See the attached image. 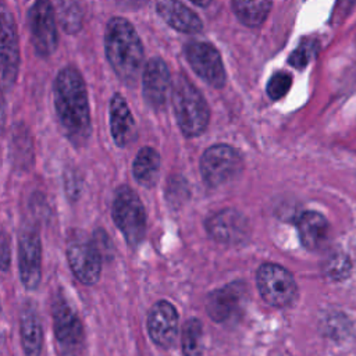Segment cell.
Returning a JSON list of instances; mask_svg holds the SVG:
<instances>
[{"instance_id":"cell-9","label":"cell","mask_w":356,"mask_h":356,"mask_svg":"<svg viewBox=\"0 0 356 356\" xmlns=\"http://www.w3.org/2000/svg\"><path fill=\"white\" fill-rule=\"evenodd\" d=\"M185 56L192 70L209 85L220 89L225 85V70L218 50L207 42H189Z\"/></svg>"},{"instance_id":"cell-22","label":"cell","mask_w":356,"mask_h":356,"mask_svg":"<svg viewBox=\"0 0 356 356\" xmlns=\"http://www.w3.org/2000/svg\"><path fill=\"white\" fill-rule=\"evenodd\" d=\"M238 19L248 26H259L271 10V0H231Z\"/></svg>"},{"instance_id":"cell-3","label":"cell","mask_w":356,"mask_h":356,"mask_svg":"<svg viewBox=\"0 0 356 356\" xmlns=\"http://www.w3.org/2000/svg\"><path fill=\"white\" fill-rule=\"evenodd\" d=\"M171 102L177 122L188 138L204 132L210 120V110L199 89L181 74L172 83Z\"/></svg>"},{"instance_id":"cell-12","label":"cell","mask_w":356,"mask_h":356,"mask_svg":"<svg viewBox=\"0 0 356 356\" xmlns=\"http://www.w3.org/2000/svg\"><path fill=\"white\" fill-rule=\"evenodd\" d=\"M18 268L26 289H36L42 277V245L35 227L25 228L18 241Z\"/></svg>"},{"instance_id":"cell-23","label":"cell","mask_w":356,"mask_h":356,"mask_svg":"<svg viewBox=\"0 0 356 356\" xmlns=\"http://www.w3.org/2000/svg\"><path fill=\"white\" fill-rule=\"evenodd\" d=\"M181 346L184 356H203V327L200 320L189 318L181 332Z\"/></svg>"},{"instance_id":"cell-24","label":"cell","mask_w":356,"mask_h":356,"mask_svg":"<svg viewBox=\"0 0 356 356\" xmlns=\"http://www.w3.org/2000/svg\"><path fill=\"white\" fill-rule=\"evenodd\" d=\"M56 17L67 33H75L82 26V10L76 0H56Z\"/></svg>"},{"instance_id":"cell-13","label":"cell","mask_w":356,"mask_h":356,"mask_svg":"<svg viewBox=\"0 0 356 356\" xmlns=\"http://www.w3.org/2000/svg\"><path fill=\"white\" fill-rule=\"evenodd\" d=\"M206 231L220 243L238 245L249 238L250 225L248 218L238 210L224 209L207 218Z\"/></svg>"},{"instance_id":"cell-1","label":"cell","mask_w":356,"mask_h":356,"mask_svg":"<svg viewBox=\"0 0 356 356\" xmlns=\"http://www.w3.org/2000/svg\"><path fill=\"white\" fill-rule=\"evenodd\" d=\"M54 106L67 138L82 146L90 136V111L82 75L74 67H64L54 81Z\"/></svg>"},{"instance_id":"cell-21","label":"cell","mask_w":356,"mask_h":356,"mask_svg":"<svg viewBox=\"0 0 356 356\" xmlns=\"http://www.w3.org/2000/svg\"><path fill=\"white\" fill-rule=\"evenodd\" d=\"M160 154L153 147H142L134 160L132 174L143 186H153L159 178Z\"/></svg>"},{"instance_id":"cell-2","label":"cell","mask_w":356,"mask_h":356,"mask_svg":"<svg viewBox=\"0 0 356 356\" xmlns=\"http://www.w3.org/2000/svg\"><path fill=\"white\" fill-rule=\"evenodd\" d=\"M104 47L107 60L115 74L128 83L135 82L145 56L142 42L128 19L114 17L107 22Z\"/></svg>"},{"instance_id":"cell-10","label":"cell","mask_w":356,"mask_h":356,"mask_svg":"<svg viewBox=\"0 0 356 356\" xmlns=\"http://www.w3.org/2000/svg\"><path fill=\"white\" fill-rule=\"evenodd\" d=\"M67 260L74 275L85 285H95L102 273V253L93 239L75 238L67 246Z\"/></svg>"},{"instance_id":"cell-8","label":"cell","mask_w":356,"mask_h":356,"mask_svg":"<svg viewBox=\"0 0 356 356\" xmlns=\"http://www.w3.org/2000/svg\"><path fill=\"white\" fill-rule=\"evenodd\" d=\"M51 312L54 334L61 350L65 355H76L82 349L85 341L83 325L78 314L61 296L54 299Z\"/></svg>"},{"instance_id":"cell-6","label":"cell","mask_w":356,"mask_h":356,"mask_svg":"<svg viewBox=\"0 0 356 356\" xmlns=\"http://www.w3.org/2000/svg\"><path fill=\"white\" fill-rule=\"evenodd\" d=\"M199 165L204 182L210 186H218L242 171L243 160L236 149L218 143L204 150Z\"/></svg>"},{"instance_id":"cell-27","label":"cell","mask_w":356,"mask_h":356,"mask_svg":"<svg viewBox=\"0 0 356 356\" xmlns=\"http://www.w3.org/2000/svg\"><path fill=\"white\" fill-rule=\"evenodd\" d=\"M355 4H356V0H338L335 7L337 19L341 21L342 18H345L349 14V11H352Z\"/></svg>"},{"instance_id":"cell-11","label":"cell","mask_w":356,"mask_h":356,"mask_svg":"<svg viewBox=\"0 0 356 356\" xmlns=\"http://www.w3.org/2000/svg\"><path fill=\"white\" fill-rule=\"evenodd\" d=\"M246 298V285L239 281L231 282L209 293L206 299V312L209 317L217 323L232 321L241 316Z\"/></svg>"},{"instance_id":"cell-17","label":"cell","mask_w":356,"mask_h":356,"mask_svg":"<svg viewBox=\"0 0 356 356\" xmlns=\"http://www.w3.org/2000/svg\"><path fill=\"white\" fill-rule=\"evenodd\" d=\"M110 131L117 146H128L136 138V124L127 100L114 93L110 100Z\"/></svg>"},{"instance_id":"cell-20","label":"cell","mask_w":356,"mask_h":356,"mask_svg":"<svg viewBox=\"0 0 356 356\" xmlns=\"http://www.w3.org/2000/svg\"><path fill=\"white\" fill-rule=\"evenodd\" d=\"M21 343L26 356H39L43 345V331L36 309L32 303H26L19 317Z\"/></svg>"},{"instance_id":"cell-7","label":"cell","mask_w":356,"mask_h":356,"mask_svg":"<svg viewBox=\"0 0 356 356\" xmlns=\"http://www.w3.org/2000/svg\"><path fill=\"white\" fill-rule=\"evenodd\" d=\"M31 42L39 56H50L58 42L56 11L50 0H36L28 13Z\"/></svg>"},{"instance_id":"cell-29","label":"cell","mask_w":356,"mask_h":356,"mask_svg":"<svg viewBox=\"0 0 356 356\" xmlns=\"http://www.w3.org/2000/svg\"><path fill=\"white\" fill-rule=\"evenodd\" d=\"M192 3H195L196 6H199V7H206V6H209L210 4V1L211 0H191Z\"/></svg>"},{"instance_id":"cell-18","label":"cell","mask_w":356,"mask_h":356,"mask_svg":"<svg viewBox=\"0 0 356 356\" xmlns=\"http://www.w3.org/2000/svg\"><path fill=\"white\" fill-rule=\"evenodd\" d=\"M156 10L170 26L179 32L197 33L203 29L202 19L197 14L179 0H157Z\"/></svg>"},{"instance_id":"cell-25","label":"cell","mask_w":356,"mask_h":356,"mask_svg":"<svg viewBox=\"0 0 356 356\" xmlns=\"http://www.w3.org/2000/svg\"><path fill=\"white\" fill-rule=\"evenodd\" d=\"M291 85H292L291 74H288L285 71H278L271 75V78L267 83V95L273 100H278L288 93Z\"/></svg>"},{"instance_id":"cell-15","label":"cell","mask_w":356,"mask_h":356,"mask_svg":"<svg viewBox=\"0 0 356 356\" xmlns=\"http://www.w3.org/2000/svg\"><path fill=\"white\" fill-rule=\"evenodd\" d=\"M147 332L160 348H171L178 334V313L167 300L156 302L147 314Z\"/></svg>"},{"instance_id":"cell-16","label":"cell","mask_w":356,"mask_h":356,"mask_svg":"<svg viewBox=\"0 0 356 356\" xmlns=\"http://www.w3.org/2000/svg\"><path fill=\"white\" fill-rule=\"evenodd\" d=\"M19 67V50L17 29L11 14L7 8L1 11V85L10 89L17 78Z\"/></svg>"},{"instance_id":"cell-5","label":"cell","mask_w":356,"mask_h":356,"mask_svg":"<svg viewBox=\"0 0 356 356\" xmlns=\"http://www.w3.org/2000/svg\"><path fill=\"white\" fill-rule=\"evenodd\" d=\"M256 284L263 300L274 307L289 306L298 295L292 274L275 263H263L257 268Z\"/></svg>"},{"instance_id":"cell-19","label":"cell","mask_w":356,"mask_h":356,"mask_svg":"<svg viewBox=\"0 0 356 356\" xmlns=\"http://www.w3.org/2000/svg\"><path fill=\"white\" fill-rule=\"evenodd\" d=\"M330 225L325 217L317 211H305L298 220V234L302 245L309 250H320L328 241Z\"/></svg>"},{"instance_id":"cell-28","label":"cell","mask_w":356,"mask_h":356,"mask_svg":"<svg viewBox=\"0 0 356 356\" xmlns=\"http://www.w3.org/2000/svg\"><path fill=\"white\" fill-rule=\"evenodd\" d=\"M10 266V248H8V239L6 232L1 235V270L6 273Z\"/></svg>"},{"instance_id":"cell-4","label":"cell","mask_w":356,"mask_h":356,"mask_svg":"<svg viewBox=\"0 0 356 356\" xmlns=\"http://www.w3.org/2000/svg\"><path fill=\"white\" fill-rule=\"evenodd\" d=\"M111 214L120 232L131 248L138 246L146 234V211L139 196L127 185H121L113 199Z\"/></svg>"},{"instance_id":"cell-14","label":"cell","mask_w":356,"mask_h":356,"mask_svg":"<svg viewBox=\"0 0 356 356\" xmlns=\"http://www.w3.org/2000/svg\"><path fill=\"white\" fill-rule=\"evenodd\" d=\"M142 85L143 97L147 104L156 110L163 108L167 96L172 89L171 72L163 58L153 57L146 63L142 75Z\"/></svg>"},{"instance_id":"cell-26","label":"cell","mask_w":356,"mask_h":356,"mask_svg":"<svg viewBox=\"0 0 356 356\" xmlns=\"http://www.w3.org/2000/svg\"><path fill=\"white\" fill-rule=\"evenodd\" d=\"M317 43L314 40L302 42L289 56V64L295 68H303L309 64L312 57L316 54Z\"/></svg>"}]
</instances>
